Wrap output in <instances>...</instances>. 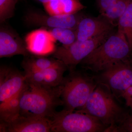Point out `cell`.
Returning a JSON list of instances; mask_svg holds the SVG:
<instances>
[{
    "mask_svg": "<svg viewBox=\"0 0 132 132\" xmlns=\"http://www.w3.org/2000/svg\"><path fill=\"white\" fill-rule=\"evenodd\" d=\"M78 112L97 118L106 127L105 132H114L129 113L116 101L105 85L98 83L85 105Z\"/></svg>",
    "mask_w": 132,
    "mask_h": 132,
    "instance_id": "cell-1",
    "label": "cell"
},
{
    "mask_svg": "<svg viewBox=\"0 0 132 132\" xmlns=\"http://www.w3.org/2000/svg\"><path fill=\"white\" fill-rule=\"evenodd\" d=\"M61 85L53 88L26 84L20 98L19 115L50 119L59 106L63 105L60 99Z\"/></svg>",
    "mask_w": 132,
    "mask_h": 132,
    "instance_id": "cell-2",
    "label": "cell"
},
{
    "mask_svg": "<svg viewBox=\"0 0 132 132\" xmlns=\"http://www.w3.org/2000/svg\"><path fill=\"white\" fill-rule=\"evenodd\" d=\"M132 53L125 36L117 31L111 35L80 64L86 70L98 73L115 63L130 61Z\"/></svg>",
    "mask_w": 132,
    "mask_h": 132,
    "instance_id": "cell-3",
    "label": "cell"
},
{
    "mask_svg": "<svg viewBox=\"0 0 132 132\" xmlns=\"http://www.w3.org/2000/svg\"><path fill=\"white\" fill-rule=\"evenodd\" d=\"M98 84L95 76L75 70L70 72L61 84L64 109L74 111L82 108Z\"/></svg>",
    "mask_w": 132,
    "mask_h": 132,
    "instance_id": "cell-4",
    "label": "cell"
},
{
    "mask_svg": "<svg viewBox=\"0 0 132 132\" xmlns=\"http://www.w3.org/2000/svg\"><path fill=\"white\" fill-rule=\"evenodd\" d=\"M50 120L53 132H105L107 129L97 118L77 111L56 112Z\"/></svg>",
    "mask_w": 132,
    "mask_h": 132,
    "instance_id": "cell-5",
    "label": "cell"
},
{
    "mask_svg": "<svg viewBox=\"0 0 132 132\" xmlns=\"http://www.w3.org/2000/svg\"><path fill=\"white\" fill-rule=\"evenodd\" d=\"M112 34V32L105 33L88 40H76L69 46L56 47L52 56L64 63L70 72L75 71L76 66Z\"/></svg>",
    "mask_w": 132,
    "mask_h": 132,
    "instance_id": "cell-6",
    "label": "cell"
},
{
    "mask_svg": "<svg viewBox=\"0 0 132 132\" xmlns=\"http://www.w3.org/2000/svg\"><path fill=\"white\" fill-rule=\"evenodd\" d=\"M100 73L95 76L97 82L105 85L116 98L123 96L132 86V65L129 62H117Z\"/></svg>",
    "mask_w": 132,
    "mask_h": 132,
    "instance_id": "cell-7",
    "label": "cell"
},
{
    "mask_svg": "<svg viewBox=\"0 0 132 132\" xmlns=\"http://www.w3.org/2000/svg\"><path fill=\"white\" fill-rule=\"evenodd\" d=\"M84 16L78 13L67 15H52L31 11L25 14L24 20L29 26L76 30L80 20Z\"/></svg>",
    "mask_w": 132,
    "mask_h": 132,
    "instance_id": "cell-8",
    "label": "cell"
},
{
    "mask_svg": "<svg viewBox=\"0 0 132 132\" xmlns=\"http://www.w3.org/2000/svg\"><path fill=\"white\" fill-rule=\"evenodd\" d=\"M26 84L24 73L6 66L0 68V105L18 94Z\"/></svg>",
    "mask_w": 132,
    "mask_h": 132,
    "instance_id": "cell-9",
    "label": "cell"
},
{
    "mask_svg": "<svg viewBox=\"0 0 132 132\" xmlns=\"http://www.w3.org/2000/svg\"><path fill=\"white\" fill-rule=\"evenodd\" d=\"M0 132H51L50 119L19 115L9 123L1 122Z\"/></svg>",
    "mask_w": 132,
    "mask_h": 132,
    "instance_id": "cell-10",
    "label": "cell"
},
{
    "mask_svg": "<svg viewBox=\"0 0 132 132\" xmlns=\"http://www.w3.org/2000/svg\"><path fill=\"white\" fill-rule=\"evenodd\" d=\"M32 54L29 51L26 43L15 31L6 26L0 28V58Z\"/></svg>",
    "mask_w": 132,
    "mask_h": 132,
    "instance_id": "cell-11",
    "label": "cell"
},
{
    "mask_svg": "<svg viewBox=\"0 0 132 132\" xmlns=\"http://www.w3.org/2000/svg\"><path fill=\"white\" fill-rule=\"evenodd\" d=\"M56 40L46 29H39L28 34L25 39L27 48L32 54L45 56L56 49Z\"/></svg>",
    "mask_w": 132,
    "mask_h": 132,
    "instance_id": "cell-12",
    "label": "cell"
},
{
    "mask_svg": "<svg viewBox=\"0 0 132 132\" xmlns=\"http://www.w3.org/2000/svg\"><path fill=\"white\" fill-rule=\"evenodd\" d=\"M97 18L84 16L76 29L77 40L83 41L105 33L112 32L113 25L101 15Z\"/></svg>",
    "mask_w": 132,
    "mask_h": 132,
    "instance_id": "cell-13",
    "label": "cell"
},
{
    "mask_svg": "<svg viewBox=\"0 0 132 132\" xmlns=\"http://www.w3.org/2000/svg\"><path fill=\"white\" fill-rule=\"evenodd\" d=\"M67 67L53 68L43 71L24 72L26 81L29 84L42 87L53 88L61 85Z\"/></svg>",
    "mask_w": 132,
    "mask_h": 132,
    "instance_id": "cell-14",
    "label": "cell"
},
{
    "mask_svg": "<svg viewBox=\"0 0 132 132\" xmlns=\"http://www.w3.org/2000/svg\"><path fill=\"white\" fill-rule=\"evenodd\" d=\"M24 72L43 71L55 67H67L64 63L53 57L48 58L42 55L31 54L24 57L22 62Z\"/></svg>",
    "mask_w": 132,
    "mask_h": 132,
    "instance_id": "cell-15",
    "label": "cell"
},
{
    "mask_svg": "<svg viewBox=\"0 0 132 132\" xmlns=\"http://www.w3.org/2000/svg\"><path fill=\"white\" fill-rule=\"evenodd\" d=\"M43 5L48 14L52 15L74 14L85 8L79 0H53Z\"/></svg>",
    "mask_w": 132,
    "mask_h": 132,
    "instance_id": "cell-16",
    "label": "cell"
},
{
    "mask_svg": "<svg viewBox=\"0 0 132 132\" xmlns=\"http://www.w3.org/2000/svg\"><path fill=\"white\" fill-rule=\"evenodd\" d=\"M24 88L18 94L0 105L1 122L9 123L19 115V102Z\"/></svg>",
    "mask_w": 132,
    "mask_h": 132,
    "instance_id": "cell-17",
    "label": "cell"
},
{
    "mask_svg": "<svg viewBox=\"0 0 132 132\" xmlns=\"http://www.w3.org/2000/svg\"><path fill=\"white\" fill-rule=\"evenodd\" d=\"M118 31L125 36L132 52V0L118 21Z\"/></svg>",
    "mask_w": 132,
    "mask_h": 132,
    "instance_id": "cell-18",
    "label": "cell"
},
{
    "mask_svg": "<svg viewBox=\"0 0 132 132\" xmlns=\"http://www.w3.org/2000/svg\"><path fill=\"white\" fill-rule=\"evenodd\" d=\"M76 30L65 28H49L48 31L56 40L64 46H69L77 40Z\"/></svg>",
    "mask_w": 132,
    "mask_h": 132,
    "instance_id": "cell-19",
    "label": "cell"
},
{
    "mask_svg": "<svg viewBox=\"0 0 132 132\" xmlns=\"http://www.w3.org/2000/svg\"><path fill=\"white\" fill-rule=\"evenodd\" d=\"M130 0H119L114 5L106 10L101 15L114 26L125 13Z\"/></svg>",
    "mask_w": 132,
    "mask_h": 132,
    "instance_id": "cell-20",
    "label": "cell"
},
{
    "mask_svg": "<svg viewBox=\"0 0 132 132\" xmlns=\"http://www.w3.org/2000/svg\"><path fill=\"white\" fill-rule=\"evenodd\" d=\"M18 0H0V22L3 23L14 14Z\"/></svg>",
    "mask_w": 132,
    "mask_h": 132,
    "instance_id": "cell-21",
    "label": "cell"
},
{
    "mask_svg": "<svg viewBox=\"0 0 132 132\" xmlns=\"http://www.w3.org/2000/svg\"><path fill=\"white\" fill-rule=\"evenodd\" d=\"M115 132H132V114H128L123 123L116 128Z\"/></svg>",
    "mask_w": 132,
    "mask_h": 132,
    "instance_id": "cell-22",
    "label": "cell"
},
{
    "mask_svg": "<svg viewBox=\"0 0 132 132\" xmlns=\"http://www.w3.org/2000/svg\"><path fill=\"white\" fill-rule=\"evenodd\" d=\"M119 0H98V5L102 14L112 6Z\"/></svg>",
    "mask_w": 132,
    "mask_h": 132,
    "instance_id": "cell-23",
    "label": "cell"
},
{
    "mask_svg": "<svg viewBox=\"0 0 132 132\" xmlns=\"http://www.w3.org/2000/svg\"><path fill=\"white\" fill-rule=\"evenodd\" d=\"M35 1L39 2L42 3H43V4L44 3H46L53 1V0H35Z\"/></svg>",
    "mask_w": 132,
    "mask_h": 132,
    "instance_id": "cell-24",
    "label": "cell"
},
{
    "mask_svg": "<svg viewBox=\"0 0 132 132\" xmlns=\"http://www.w3.org/2000/svg\"><path fill=\"white\" fill-rule=\"evenodd\" d=\"M130 63H131V64L132 65V53L131 54V58H130Z\"/></svg>",
    "mask_w": 132,
    "mask_h": 132,
    "instance_id": "cell-25",
    "label": "cell"
},
{
    "mask_svg": "<svg viewBox=\"0 0 132 132\" xmlns=\"http://www.w3.org/2000/svg\"><path fill=\"white\" fill-rule=\"evenodd\" d=\"M130 106H131L132 107V98L131 100V104H130Z\"/></svg>",
    "mask_w": 132,
    "mask_h": 132,
    "instance_id": "cell-26",
    "label": "cell"
}]
</instances>
